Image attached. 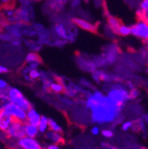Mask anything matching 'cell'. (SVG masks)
<instances>
[{"label":"cell","instance_id":"1","mask_svg":"<svg viewBox=\"0 0 148 149\" xmlns=\"http://www.w3.org/2000/svg\"><path fill=\"white\" fill-rule=\"evenodd\" d=\"M85 107L90 111L91 121L97 124H105L114 122L122 110L121 107L113 103L99 91L87 94Z\"/></svg>","mask_w":148,"mask_h":149},{"label":"cell","instance_id":"2","mask_svg":"<svg viewBox=\"0 0 148 149\" xmlns=\"http://www.w3.org/2000/svg\"><path fill=\"white\" fill-rule=\"evenodd\" d=\"M6 95L11 103L22 108L26 112L32 107L31 102L24 96L22 91L17 87H9L6 91Z\"/></svg>","mask_w":148,"mask_h":149},{"label":"cell","instance_id":"3","mask_svg":"<svg viewBox=\"0 0 148 149\" xmlns=\"http://www.w3.org/2000/svg\"><path fill=\"white\" fill-rule=\"evenodd\" d=\"M106 97L113 103L121 107L129 99V91L121 86H114L111 88L107 92Z\"/></svg>","mask_w":148,"mask_h":149},{"label":"cell","instance_id":"4","mask_svg":"<svg viewBox=\"0 0 148 149\" xmlns=\"http://www.w3.org/2000/svg\"><path fill=\"white\" fill-rule=\"evenodd\" d=\"M25 123L13 120L8 129L6 130V135L9 139L18 140L25 136Z\"/></svg>","mask_w":148,"mask_h":149},{"label":"cell","instance_id":"5","mask_svg":"<svg viewBox=\"0 0 148 149\" xmlns=\"http://www.w3.org/2000/svg\"><path fill=\"white\" fill-rule=\"evenodd\" d=\"M4 111L6 114H8L13 120L19 121L22 123H26L27 119V112L22 108L19 107L18 106L9 102L6 107H5Z\"/></svg>","mask_w":148,"mask_h":149},{"label":"cell","instance_id":"6","mask_svg":"<svg viewBox=\"0 0 148 149\" xmlns=\"http://www.w3.org/2000/svg\"><path fill=\"white\" fill-rule=\"evenodd\" d=\"M53 33L59 37V39L66 41H74L76 39V35H74L71 29H68L64 23L58 22L53 26Z\"/></svg>","mask_w":148,"mask_h":149},{"label":"cell","instance_id":"7","mask_svg":"<svg viewBox=\"0 0 148 149\" xmlns=\"http://www.w3.org/2000/svg\"><path fill=\"white\" fill-rule=\"evenodd\" d=\"M16 146L19 149H44L43 145L38 139L28 136L16 140Z\"/></svg>","mask_w":148,"mask_h":149},{"label":"cell","instance_id":"8","mask_svg":"<svg viewBox=\"0 0 148 149\" xmlns=\"http://www.w3.org/2000/svg\"><path fill=\"white\" fill-rule=\"evenodd\" d=\"M131 34L142 40H148V24L138 20L131 27Z\"/></svg>","mask_w":148,"mask_h":149},{"label":"cell","instance_id":"9","mask_svg":"<svg viewBox=\"0 0 148 149\" xmlns=\"http://www.w3.org/2000/svg\"><path fill=\"white\" fill-rule=\"evenodd\" d=\"M72 23L75 26H76L77 28L83 30L88 31V32H92V33L96 32L98 29L95 24L91 23L89 21L84 20V19H82V18H74L72 20Z\"/></svg>","mask_w":148,"mask_h":149},{"label":"cell","instance_id":"10","mask_svg":"<svg viewBox=\"0 0 148 149\" xmlns=\"http://www.w3.org/2000/svg\"><path fill=\"white\" fill-rule=\"evenodd\" d=\"M44 135L45 139L49 142V144L60 145L61 143L64 142V137H63L62 133L54 132H51V130H48V132H46Z\"/></svg>","mask_w":148,"mask_h":149},{"label":"cell","instance_id":"11","mask_svg":"<svg viewBox=\"0 0 148 149\" xmlns=\"http://www.w3.org/2000/svg\"><path fill=\"white\" fill-rule=\"evenodd\" d=\"M41 118V115L38 113V111L35 108H34L33 107L27 111V119H26V123L38 126L39 121Z\"/></svg>","mask_w":148,"mask_h":149},{"label":"cell","instance_id":"12","mask_svg":"<svg viewBox=\"0 0 148 149\" xmlns=\"http://www.w3.org/2000/svg\"><path fill=\"white\" fill-rule=\"evenodd\" d=\"M13 121V119L5 111H0V132H6V130L11 125Z\"/></svg>","mask_w":148,"mask_h":149},{"label":"cell","instance_id":"13","mask_svg":"<svg viewBox=\"0 0 148 149\" xmlns=\"http://www.w3.org/2000/svg\"><path fill=\"white\" fill-rule=\"evenodd\" d=\"M25 136L30 137V138H36L39 136V132H38V126H35L32 124H29L28 123H25Z\"/></svg>","mask_w":148,"mask_h":149},{"label":"cell","instance_id":"14","mask_svg":"<svg viewBox=\"0 0 148 149\" xmlns=\"http://www.w3.org/2000/svg\"><path fill=\"white\" fill-rule=\"evenodd\" d=\"M64 90H65V84L59 81H52L49 87V91L55 93V94L64 93Z\"/></svg>","mask_w":148,"mask_h":149},{"label":"cell","instance_id":"15","mask_svg":"<svg viewBox=\"0 0 148 149\" xmlns=\"http://www.w3.org/2000/svg\"><path fill=\"white\" fill-rule=\"evenodd\" d=\"M38 129L40 134H44L49 130V118L46 116H41L40 121L38 124Z\"/></svg>","mask_w":148,"mask_h":149},{"label":"cell","instance_id":"16","mask_svg":"<svg viewBox=\"0 0 148 149\" xmlns=\"http://www.w3.org/2000/svg\"><path fill=\"white\" fill-rule=\"evenodd\" d=\"M107 24H108V29H110L111 31L113 33H117V30L122 23L117 18H115L114 16H108Z\"/></svg>","mask_w":148,"mask_h":149},{"label":"cell","instance_id":"17","mask_svg":"<svg viewBox=\"0 0 148 149\" xmlns=\"http://www.w3.org/2000/svg\"><path fill=\"white\" fill-rule=\"evenodd\" d=\"M25 61L27 64H33V63H41V58L38 53H36L35 52H28L26 55V58H25Z\"/></svg>","mask_w":148,"mask_h":149},{"label":"cell","instance_id":"18","mask_svg":"<svg viewBox=\"0 0 148 149\" xmlns=\"http://www.w3.org/2000/svg\"><path fill=\"white\" fill-rule=\"evenodd\" d=\"M49 130H51V132H54L63 133V128L58 122H56L52 118H49Z\"/></svg>","mask_w":148,"mask_h":149},{"label":"cell","instance_id":"19","mask_svg":"<svg viewBox=\"0 0 148 149\" xmlns=\"http://www.w3.org/2000/svg\"><path fill=\"white\" fill-rule=\"evenodd\" d=\"M28 77L30 79V81H35V80H38L41 78L42 77V71H40L38 68H34L31 69L28 74Z\"/></svg>","mask_w":148,"mask_h":149},{"label":"cell","instance_id":"20","mask_svg":"<svg viewBox=\"0 0 148 149\" xmlns=\"http://www.w3.org/2000/svg\"><path fill=\"white\" fill-rule=\"evenodd\" d=\"M10 102L6 92H1V95H0V111H4L5 107L6 105Z\"/></svg>","mask_w":148,"mask_h":149},{"label":"cell","instance_id":"21","mask_svg":"<svg viewBox=\"0 0 148 149\" xmlns=\"http://www.w3.org/2000/svg\"><path fill=\"white\" fill-rule=\"evenodd\" d=\"M116 34H118L120 36H129V34H131V27L124 25V24H121V26L119 27Z\"/></svg>","mask_w":148,"mask_h":149},{"label":"cell","instance_id":"22","mask_svg":"<svg viewBox=\"0 0 148 149\" xmlns=\"http://www.w3.org/2000/svg\"><path fill=\"white\" fill-rule=\"evenodd\" d=\"M137 17H138V20L143 21V22H145V23L148 24V11L143 12L140 9L137 10Z\"/></svg>","mask_w":148,"mask_h":149},{"label":"cell","instance_id":"23","mask_svg":"<svg viewBox=\"0 0 148 149\" xmlns=\"http://www.w3.org/2000/svg\"><path fill=\"white\" fill-rule=\"evenodd\" d=\"M9 87V84L5 79L0 78V92H6Z\"/></svg>","mask_w":148,"mask_h":149},{"label":"cell","instance_id":"24","mask_svg":"<svg viewBox=\"0 0 148 149\" xmlns=\"http://www.w3.org/2000/svg\"><path fill=\"white\" fill-rule=\"evenodd\" d=\"M101 134L103 135V137L107 138V139L112 138V137L114 136V132H113L111 130H108V129H105V130H103L102 132H101Z\"/></svg>","mask_w":148,"mask_h":149},{"label":"cell","instance_id":"25","mask_svg":"<svg viewBox=\"0 0 148 149\" xmlns=\"http://www.w3.org/2000/svg\"><path fill=\"white\" fill-rule=\"evenodd\" d=\"M139 9L142 10L143 12L148 11V0H143V1L140 3Z\"/></svg>","mask_w":148,"mask_h":149},{"label":"cell","instance_id":"26","mask_svg":"<svg viewBox=\"0 0 148 149\" xmlns=\"http://www.w3.org/2000/svg\"><path fill=\"white\" fill-rule=\"evenodd\" d=\"M44 149H62L60 147V145H57V144H48L46 145Z\"/></svg>","mask_w":148,"mask_h":149},{"label":"cell","instance_id":"27","mask_svg":"<svg viewBox=\"0 0 148 149\" xmlns=\"http://www.w3.org/2000/svg\"><path fill=\"white\" fill-rule=\"evenodd\" d=\"M90 132L93 136H98L100 132V130H99V126H93L91 129H90Z\"/></svg>","mask_w":148,"mask_h":149},{"label":"cell","instance_id":"28","mask_svg":"<svg viewBox=\"0 0 148 149\" xmlns=\"http://www.w3.org/2000/svg\"><path fill=\"white\" fill-rule=\"evenodd\" d=\"M132 124H133L132 122H125V123H122V129L123 130H128L129 129H131V128L132 127Z\"/></svg>","mask_w":148,"mask_h":149},{"label":"cell","instance_id":"29","mask_svg":"<svg viewBox=\"0 0 148 149\" xmlns=\"http://www.w3.org/2000/svg\"><path fill=\"white\" fill-rule=\"evenodd\" d=\"M8 72H9V69L6 67L0 65V74H6Z\"/></svg>","mask_w":148,"mask_h":149},{"label":"cell","instance_id":"30","mask_svg":"<svg viewBox=\"0 0 148 149\" xmlns=\"http://www.w3.org/2000/svg\"><path fill=\"white\" fill-rule=\"evenodd\" d=\"M129 98H136L138 96V91L136 90H132L131 92H129Z\"/></svg>","mask_w":148,"mask_h":149},{"label":"cell","instance_id":"31","mask_svg":"<svg viewBox=\"0 0 148 149\" xmlns=\"http://www.w3.org/2000/svg\"><path fill=\"white\" fill-rule=\"evenodd\" d=\"M79 5H80V0H72V1H71V6L74 8L77 7Z\"/></svg>","mask_w":148,"mask_h":149},{"label":"cell","instance_id":"32","mask_svg":"<svg viewBox=\"0 0 148 149\" xmlns=\"http://www.w3.org/2000/svg\"><path fill=\"white\" fill-rule=\"evenodd\" d=\"M35 1H41V0H35Z\"/></svg>","mask_w":148,"mask_h":149},{"label":"cell","instance_id":"33","mask_svg":"<svg viewBox=\"0 0 148 149\" xmlns=\"http://www.w3.org/2000/svg\"><path fill=\"white\" fill-rule=\"evenodd\" d=\"M12 149H19V148H12Z\"/></svg>","mask_w":148,"mask_h":149},{"label":"cell","instance_id":"34","mask_svg":"<svg viewBox=\"0 0 148 149\" xmlns=\"http://www.w3.org/2000/svg\"><path fill=\"white\" fill-rule=\"evenodd\" d=\"M0 95H1V92H0Z\"/></svg>","mask_w":148,"mask_h":149}]
</instances>
